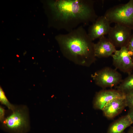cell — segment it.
I'll return each instance as SVG.
<instances>
[{
	"mask_svg": "<svg viewBox=\"0 0 133 133\" xmlns=\"http://www.w3.org/2000/svg\"><path fill=\"white\" fill-rule=\"evenodd\" d=\"M95 2L92 0H56L48 1L47 5L54 27L69 32L95 21L98 17Z\"/></svg>",
	"mask_w": 133,
	"mask_h": 133,
	"instance_id": "obj_1",
	"label": "cell"
},
{
	"mask_svg": "<svg viewBox=\"0 0 133 133\" xmlns=\"http://www.w3.org/2000/svg\"><path fill=\"white\" fill-rule=\"evenodd\" d=\"M55 39L63 54L82 65L89 66L96 60L94 43L81 25L66 34H60Z\"/></svg>",
	"mask_w": 133,
	"mask_h": 133,
	"instance_id": "obj_2",
	"label": "cell"
},
{
	"mask_svg": "<svg viewBox=\"0 0 133 133\" xmlns=\"http://www.w3.org/2000/svg\"><path fill=\"white\" fill-rule=\"evenodd\" d=\"M104 16L111 23L122 25L133 31V0L110 8Z\"/></svg>",
	"mask_w": 133,
	"mask_h": 133,
	"instance_id": "obj_3",
	"label": "cell"
},
{
	"mask_svg": "<svg viewBox=\"0 0 133 133\" xmlns=\"http://www.w3.org/2000/svg\"><path fill=\"white\" fill-rule=\"evenodd\" d=\"M91 77L96 85L103 88L116 86L122 80L121 75L116 69L108 67L96 71Z\"/></svg>",
	"mask_w": 133,
	"mask_h": 133,
	"instance_id": "obj_4",
	"label": "cell"
},
{
	"mask_svg": "<svg viewBox=\"0 0 133 133\" xmlns=\"http://www.w3.org/2000/svg\"><path fill=\"white\" fill-rule=\"evenodd\" d=\"M12 113L2 122L5 127L11 131L17 133L22 132L29 126L26 112L23 109L15 107Z\"/></svg>",
	"mask_w": 133,
	"mask_h": 133,
	"instance_id": "obj_5",
	"label": "cell"
},
{
	"mask_svg": "<svg viewBox=\"0 0 133 133\" xmlns=\"http://www.w3.org/2000/svg\"><path fill=\"white\" fill-rule=\"evenodd\" d=\"M129 28L118 24L111 27L108 38L116 48L127 47L132 34Z\"/></svg>",
	"mask_w": 133,
	"mask_h": 133,
	"instance_id": "obj_6",
	"label": "cell"
},
{
	"mask_svg": "<svg viewBox=\"0 0 133 133\" xmlns=\"http://www.w3.org/2000/svg\"><path fill=\"white\" fill-rule=\"evenodd\" d=\"M111 56L116 69L128 75L131 74L133 70V60L129 55L126 47L116 50Z\"/></svg>",
	"mask_w": 133,
	"mask_h": 133,
	"instance_id": "obj_7",
	"label": "cell"
},
{
	"mask_svg": "<svg viewBox=\"0 0 133 133\" xmlns=\"http://www.w3.org/2000/svg\"><path fill=\"white\" fill-rule=\"evenodd\" d=\"M125 97V93L117 89L102 90L96 94L93 100V106L95 109L102 110L112 101Z\"/></svg>",
	"mask_w": 133,
	"mask_h": 133,
	"instance_id": "obj_8",
	"label": "cell"
},
{
	"mask_svg": "<svg viewBox=\"0 0 133 133\" xmlns=\"http://www.w3.org/2000/svg\"><path fill=\"white\" fill-rule=\"evenodd\" d=\"M110 23L104 16L98 17L88 28V34L93 41L108 34L111 27Z\"/></svg>",
	"mask_w": 133,
	"mask_h": 133,
	"instance_id": "obj_9",
	"label": "cell"
},
{
	"mask_svg": "<svg viewBox=\"0 0 133 133\" xmlns=\"http://www.w3.org/2000/svg\"><path fill=\"white\" fill-rule=\"evenodd\" d=\"M94 50L95 57L99 58L111 56L116 50V48L105 36L100 38L99 41L94 43Z\"/></svg>",
	"mask_w": 133,
	"mask_h": 133,
	"instance_id": "obj_10",
	"label": "cell"
},
{
	"mask_svg": "<svg viewBox=\"0 0 133 133\" xmlns=\"http://www.w3.org/2000/svg\"><path fill=\"white\" fill-rule=\"evenodd\" d=\"M126 107L125 97L112 101L106 105L102 110L106 117L111 118L118 115Z\"/></svg>",
	"mask_w": 133,
	"mask_h": 133,
	"instance_id": "obj_11",
	"label": "cell"
},
{
	"mask_svg": "<svg viewBox=\"0 0 133 133\" xmlns=\"http://www.w3.org/2000/svg\"><path fill=\"white\" fill-rule=\"evenodd\" d=\"M133 124L127 114L112 123L108 128L107 133H122L125 129Z\"/></svg>",
	"mask_w": 133,
	"mask_h": 133,
	"instance_id": "obj_12",
	"label": "cell"
},
{
	"mask_svg": "<svg viewBox=\"0 0 133 133\" xmlns=\"http://www.w3.org/2000/svg\"><path fill=\"white\" fill-rule=\"evenodd\" d=\"M117 89L125 93L133 90V74H131L122 80L117 87Z\"/></svg>",
	"mask_w": 133,
	"mask_h": 133,
	"instance_id": "obj_13",
	"label": "cell"
},
{
	"mask_svg": "<svg viewBox=\"0 0 133 133\" xmlns=\"http://www.w3.org/2000/svg\"><path fill=\"white\" fill-rule=\"evenodd\" d=\"M0 101L2 103L5 105L9 109L12 111H13L15 108L16 107L9 102L1 87L0 88Z\"/></svg>",
	"mask_w": 133,
	"mask_h": 133,
	"instance_id": "obj_14",
	"label": "cell"
},
{
	"mask_svg": "<svg viewBox=\"0 0 133 133\" xmlns=\"http://www.w3.org/2000/svg\"><path fill=\"white\" fill-rule=\"evenodd\" d=\"M125 100L127 106L129 108L133 107V90L125 93Z\"/></svg>",
	"mask_w": 133,
	"mask_h": 133,
	"instance_id": "obj_15",
	"label": "cell"
},
{
	"mask_svg": "<svg viewBox=\"0 0 133 133\" xmlns=\"http://www.w3.org/2000/svg\"><path fill=\"white\" fill-rule=\"evenodd\" d=\"M127 47L129 55L133 60V33Z\"/></svg>",
	"mask_w": 133,
	"mask_h": 133,
	"instance_id": "obj_16",
	"label": "cell"
},
{
	"mask_svg": "<svg viewBox=\"0 0 133 133\" xmlns=\"http://www.w3.org/2000/svg\"><path fill=\"white\" fill-rule=\"evenodd\" d=\"M5 110L1 106L0 107V119L1 122L4 120V118Z\"/></svg>",
	"mask_w": 133,
	"mask_h": 133,
	"instance_id": "obj_17",
	"label": "cell"
},
{
	"mask_svg": "<svg viewBox=\"0 0 133 133\" xmlns=\"http://www.w3.org/2000/svg\"><path fill=\"white\" fill-rule=\"evenodd\" d=\"M129 109V110L127 114L130 117L133 124V107Z\"/></svg>",
	"mask_w": 133,
	"mask_h": 133,
	"instance_id": "obj_18",
	"label": "cell"
},
{
	"mask_svg": "<svg viewBox=\"0 0 133 133\" xmlns=\"http://www.w3.org/2000/svg\"><path fill=\"white\" fill-rule=\"evenodd\" d=\"M127 133H133V126L130 128L128 130Z\"/></svg>",
	"mask_w": 133,
	"mask_h": 133,
	"instance_id": "obj_19",
	"label": "cell"
},
{
	"mask_svg": "<svg viewBox=\"0 0 133 133\" xmlns=\"http://www.w3.org/2000/svg\"><path fill=\"white\" fill-rule=\"evenodd\" d=\"M124 133V132H123V133Z\"/></svg>",
	"mask_w": 133,
	"mask_h": 133,
	"instance_id": "obj_20",
	"label": "cell"
}]
</instances>
